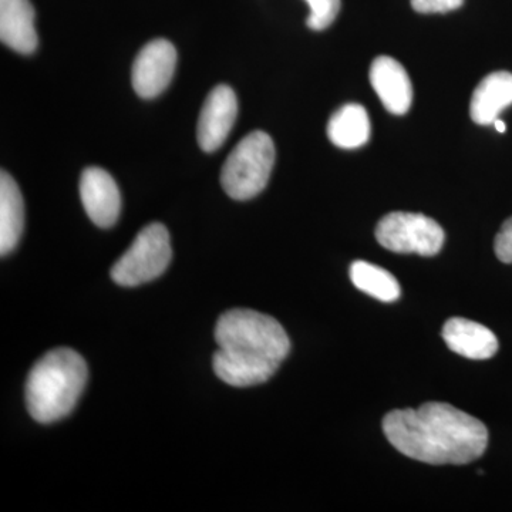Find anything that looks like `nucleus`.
Wrapping results in <instances>:
<instances>
[{"label":"nucleus","mask_w":512,"mask_h":512,"mask_svg":"<svg viewBox=\"0 0 512 512\" xmlns=\"http://www.w3.org/2000/svg\"><path fill=\"white\" fill-rule=\"evenodd\" d=\"M464 0H412L413 9L424 13H447L463 6Z\"/></svg>","instance_id":"nucleus-19"},{"label":"nucleus","mask_w":512,"mask_h":512,"mask_svg":"<svg viewBox=\"0 0 512 512\" xmlns=\"http://www.w3.org/2000/svg\"><path fill=\"white\" fill-rule=\"evenodd\" d=\"M495 130L498 131V133H505V130H507V126H505V123L503 120L497 119L494 121Z\"/></svg>","instance_id":"nucleus-20"},{"label":"nucleus","mask_w":512,"mask_h":512,"mask_svg":"<svg viewBox=\"0 0 512 512\" xmlns=\"http://www.w3.org/2000/svg\"><path fill=\"white\" fill-rule=\"evenodd\" d=\"M86 360L69 348L47 352L32 367L26 382V407L37 423H55L69 416L87 384Z\"/></svg>","instance_id":"nucleus-3"},{"label":"nucleus","mask_w":512,"mask_h":512,"mask_svg":"<svg viewBox=\"0 0 512 512\" xmlns=\"http://www.w3.org/2000/svg\"><path fill=\"white\" fill-rule=\"evenodd\" d=\"M512 104V74L494 72L478 84L471 97L470 116L480 126H490Z\"/></svg>","instance_id":"nucleus-13"},{"label":"nucleus","mask_w":512,"mask_h":512,"mask_svg":"<svg viewBox=\"0 0 512 512\" xmlns=\"http://www.w3.org/2000/svg\"><path fill=\"white\" fill-rule=\"evenodd\" d=\"M372 134L369 114L362 104H345L328 123L329 140L343 150H356L367 144Z\"/></svg>","instance_id":"nucleus-15"},{"label":"nucleus","mask_w":512,"mask_h":512,"mask_svg":"<svg viewBox=\"0 0 512 512\" xmlns=\"http://www.w3.org/2000/svg\"><path fill=\"white\" fill-rule=\"evenodd\" d=\"M494 251L504 264H512V217L508 218L495 237Z\"/></svg>","instance_id":"nucleus-18"},{"label":"nucleus","mask_w":512,"mask_h":512,"mask_svg":"<svg viewBox=\"0 0 512 512\" xmlns=\"http://www.w3.org/2000/svg\"><path fill=\"white\" fill-rule=\"evenodd\" d=\"M376 239L396 254L434 256L444 245L443 228L433 218L414 212H392L380 220Z\"/></svg>","instance_id":"nucleus-6"},{"label":"nucleus","mask_w":512,"mask_h":512,"mask_svg":"<svg viewBox=\"0 0 512 512\" xmlns=\"http://www.w3.org/2000/svg\"><path fill=\"white\" fill-rule=\"evenodd\" d=\"M36 13L30 0H0V40L20 55H32L39 45Z\"/></svg>","instance_id":"nucleus-11"},{"label":"nucleus","mask_w":512,"mask_h":512,"mask_svg":"<svg viewBox=\"0 0 512 512\" xmlns=\"http://www.w3.org/2000/svg\"><path fill=\"white\" fill-rule=\"evenodd\" d=\"M383 433L404 456L433 466L470 464L488 446L483 421L448 403L393 410L383 419Z\"/></svg>","instance_id":"nucleus-1"},{"label":"nucleus","mask_w":512,"mask_h":512,"mask_svg":"<svg viewBox=\"0 0 512 512\" xmlns=\"http://www.w3.org/2000/svg\"><path fill=\"white\" fill-rule=\"evenodd\" d=\"M238 114L237 94L227 84L215 87L198 119V144L205 153H214L225 143Z\"/></svg>","instance_id":"nucleus-8"},{"label":"nucleus","mask_w":512,"mask_h":512,"mask_svg":"<svg viewBox=\"0 0 512 512\" xmlns=\"http://www.w3.org/2000/svg\"><path fill=\"white\" fill-rule=\"evenodd\" d=\"M173 259L170 234L160 222L138 232L131 247L111 268V279L124 288H136L160 278Z\"/></svg>","instance_id":"nucleus-5"},{"label":"nucleus","mask_w":512,"mask_h":512,"mask_svg":"<svg viewBox=\"0 0 512 512\" xmlns=\"http://www.w3.org/2000/svg\"><path fill=\"white\" fill-rule=\"evenodd\" d=\"M443 339L451 352L473 360L491 359L500 346L490 329L464 318L448 319L443 328Z\"/></svg>","instance_id":"nucleus-12"},{"label":"nucleus","mask_w":512,"mask_h":512,"mask_svg":"<svg viewBox=\"0 0 512 512\" xmlns=\"http://www.w3.org/2000/svg\"><path fill=\"white\" fill-rule=\"evenodd\" d=\"M25 229V202L12 175L0 174V254L9 255L18 247Z\"/></svg>","instance_id":"nucleus-14"},{"label":"nucleus","mask_w":512,"mask_h":512,"mask_svg":"<svg viewBox=\"0 0 512 512\" xmlns=\"http://www.w3.org/2000/svg\"><path fill=\"white\" fill-rule=\"evenodd\" d=\"M215 342V375L234 387L268 382L291 352L284 326L272 316L251 309L222 313L215 326Z\"/></svg>","instance_id":"nucleus-2"},{"label":"nucleus","mask_w":512,"mask_h":512,"mask_svg":"<svg viewBox=\"0 0 512 512\" xmlns=\"http://www.w3.org/2000/svg\"><path fill=\"white\" fill-rule=\"evenodd\" d=\"M350 279L359 291L367 293L377 301L394 302L400 298L399 282L389 271L365 261L350 265Z\"/></svg>","instance_id":"nucleus-16"},{"label":"nucleus","mask_w":512,"mask_h":512,"mask_svg":"<svg viewBox=\"0 0 512 512\" xmlns=\"http://www.w3.org/2000/svg\"><path fill=\"white\" fill-rule=\"evenodd\" d=\"M370 83L384 109L403 116L413 103V86L406 69L393 57L380 56L370 67Z\"/></svg>","instance_id":"nucleus-10"},{"label":"nucleus","mask_w":512,"mask_h":512,"mask_svg":"<svg viewBox=\"0 0 512 512\" xmlns=\"http://www.w3.org/2000/svg\"><path fill=\"white\" fill-rule=\"evenodd\" d=\"M274 163V141L264 131H254L239 141L225 161L222 188L232 200H251L265 190Z\"/></svg>","instance_id":"nucleus-4"},{"label":"nucleus","mask_w":512,"mask_h":512,"mask_svg":"<svg viewBox=\"0 0 512 512\" xmlns=\"http://www.w3.org/2000/svg\"><path fill=\"white\" fill-rule=\"evenodd\" d=\"M80 197L90 220L100 228H111L119 220L121 195L116 181L107 171L90 167L80 180Z\"/></svg>","instance_id":"nucleus-9"},{"label":"nucleus","mask_w":512,"mask_h":512,"mask_svg":"<svg viewBox=\"0 0 512 512\" xmlns=\"http://www.w3.org/2000/svg\"><path fill=\"white\" fill-rule=\"evenodd\" d=\"M177 67V50L173 43L156 39L138 53L133 64V87L143 99H154L170 86Z\"/></svg>","instance_id":"nucleus-7"},{"label":"nucleus","mask_w":512,"mask_h":512,"mask_svg":"<svg viewBox=\"0 0 512 512\" xmlns=\"http://www.w3.org/2000/svg\"><path fill=\"white\" fill-rule=\"evenodd\" d=\"M308 3L309 13L306 19V25L309 29L320 30L328 29L335 19L338 18L340 12V0H306Z\"/></svg>","instance_id":"nucleus-17"}]
</instances>
